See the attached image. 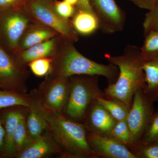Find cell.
Here are the masks:
<instances>
[{
    "label": "cell",
    "instance_id": "ba28073f",
    "mask_svg": "<svg viewBox=\"0 0 158 158\" xmlns=\"http://www.w3.org/2000/svg\"><path fill=\"white\" fill-rule=\"evenodd\" d=\"M30 74L28 66L0 44V89L27 93V82Z\"/></svg>",
    "mask_w": 158,
    "mask_h": 158
},
{
    "label": "cell",
    "instance_id": "7402d4cb",
    "mask_svg": "<svg viewBox=\"0 0 158 158\" xmlns=\"http://www.w3.org/2000/svg\"><path fill=\"white\" fill-rule=\"evenodd\" d=\"M26 115V114L20 119L13 137V142L16 154L25 149L34 141L27 127Z\"/></svg>",
    "mask_w": 158,
    "mask_h": 158
},
{
    "label": "cell",
    "instance_id": "4316f807",
    "mask_svg": "<svg viewBox=\"0 0 158 158\" xmlns=\"http://www.w3.org/2000/svg\"><path fill=\"white\" fill-rule=\"evenodd\" d=\"M157 141H158V108L154 113L139 143H149Z\"/></svg>",
    "mask_w": 158,
    "mask_h": 158
},
{
    "label": "cell",
    "instance_id": "484cf974",
    "mask_svg": "<svg viewBox=\"0 0 158 158\" xmlns=\"http://www.w3.org/2000/svg\"><path fill=\"white\" fill-rule=\"evenodd\" d=\"M53 58H40L35 59L28 64V67L34 75L38 77H46L50 73Z\"/></svg>",
    "mask_w": 158,
    "mask_h": 158
},
{
    "label": "cell",
    "instance_id": "d6986e66",
    "mask_svg": "<svg viewBox=\"0 0 158 158\" xmlns=\"http://www.w3.org/2000/svg\"><path fill=\"white\" fill-rule=\"evenodd\" d=\"M143 69L145 78L143 90L153 102H158V61H145Z\"/></svg>",
    "mask_w": 158,
    "mask_h": 158
},
{
    "label": "cell",
    "instance_id": "d590c367",
    "mask_svg": "<svg viewBox=\"0 0 158 158\" xmlns=\"http://www.w3.org/2000/svg\"><path fill=\"white\" fill-rule=\"evenodd\" d=\"M126 1H128V0H126Z\"/></svg>",
    "mask_w": 158,
    "mask_h": 158
},
{
    "label": "cell",
    "instance_id": "f1b7e54d",
    "mask_svg": "<svg viewBox=\"0 0 158 158\" xmlns=\"http://www.w3.org/2000/svg\"><path fill=\"white\" fill-rule=\"evenodd\" d=\"M53 7L57 14L64 19H70L75 12V7L64 0H54Z\"/></svg>",
    "mask_w": 158,
    "mask_h": 158
},
{
    "label": "cell",
    "instance_id": "4dcf8cb0",
    "mask_svg": "<svg viewBox=\"0 0 158 158\" xmlns=\"http://www.w3.org/2000/svg\"><path fill=\"white\" fill-rule=\"evenodd\" d=\"M141 9L150 10L156 8L158 0H128Z\"/></svg>",
    "mask_w": 158,
    "mask_h": 158
},
{
    "label": "cell",
    "instance_id": "6da1fadb",
    "mask_svg": "<svg viewBox=\"0 0 158 158\" xmlns=\"http://www.w3.org/2000/svg\"><path fill=\"white\" fill-rule=\"evenodd\" d=\"M106 58L119 71L116 81L109 85L104 90L106 98L117 100L131 106L135 93L143 90L145 85L143 66L146 60L140 48L128 44L121 55H106Z\"/></svg>",
    "mask_w": 158,
    "mask_h": 158
},
{
    "label": "cell",
    "instance_id": "44dd1931",
    "mask_svg": "<svg viewBox=\"0 0 158 158\" xmlns=\"http://www.w3.org/2000/svg\"><path fill=\"white\" fill-rule=\"evenodd\" d=\"M97 100L116 121L126 119L131 108L130 106L120 101L106 98H99Z\"/></svg>",
    "mask_w": 158,
    "mask_h": 158
},
{
    "label": "cell",
    "instance_id": "cb8c5ba5",
    "mask_svg": "<svg viewBox=\"0 0 158 158\" xmlns=\"http://www.w3.org/2000/svg\"><path fill=\"white\" fill-rule=\"evenodd\" d=\"M110 136L123 143L130 150L132 147L131 135L126 119L116 122Z\"/></svg>",
    "mask_w": 158,
    "mask_h": 158
},
{
    "label": "cell",
    "instance_id": "30bf717a",
    "mask_svg": "<svg viewBox=\"0 0 158 158\" xmlns=\"http://www.w3.org/2000/svg\"><path fill=\"white\" fill-rule=\"evenodd\" d=\"M99 23V29L106 34L123 31L126 15L115 0H89Z\"/></svg>",
    "mask_w": 158,
    "mask_h": 158
},
{
    "label": "cell",
    "instance_id": "ac0fdd59",
    "mask_svg": "<svg viewBox=\"0 0 158 158\" xmlns=\"http://www.w3.org/2000/svg\"><path fill=\"white\" fill-rule=\"evenodd\" d=\"M31 100V105L27 107L26 121L29 132L34 140L48 131L49 128L47 122L32 98Z\"/></svg>",
    "mask_w": 158,
    "mask_h": 158
},
{
    "label": "cell",
    "instance_id": "5bb4252c",
    "mask_svg": "<svg viewBox=\"0 0 158 158\" xmlns=\"http://www.w3.org/2000/svg\"><path fill=\"white\" fill-rule=\"evenodd\" d=\"M62 152V149L48 130L25 149L16 154L15 158H46L54 155L59 156Z\"/></svg>",
    "mask_w": 158,
    "mask_h": 158
},
{
    "label": "cell",
    "instance_id": "603a6c76",
    "mask_svg": "<svg viewBox=\"0 0 158 158\" xmlns=\"http://www.w3.org/2000/svg\"><path fill=\"white\" fill-rule=\"evenodd\" d=\"M141 53L146 61H158V32H151L144 35Z\"/></svg>",
    "mask_w": 158,
    "mask_h": 158
},
{
    "label": "cell",
    "instance_id": "d6a6232c",
    "mask_svg": "<svg viewBox=\"0 0 158 158\" xmlns=\"http://www.w3.org/2000/svg\"><path fill=\"white\" fill-rule=\"evenodd\" d=\"M75 8L76 9L94 12L90 5L89 0H78V2L77 6H75Z\"/></svg>",
    "mask_w": 158,
    "mask_h": 158
},
{
    "label": "cell",
    "instance_id": "4fadbf2b",
    "mask_svg": "<svg viewBox=\"0 0 158 158\" xmlns=\"http://www.w3.org/2000/svg\"><path fill=\"white\" fill-rule=\"evenodd\" d=\"M27 107L15 106L0 110L1 118L5 130V146L3 158H15L16 154L13 137L20 119L27 112Z\"/></svg>",
    "mask_w": 158,
    "mask_h": 158
},
{
    "label": "cell",
    "instance_id": "8fae6325",
    "mask_svg": "<svg viewBox=\"0 0 158 158\" xmlns=\"http://www.w3.org/2000/svg\"><path fill=\"white\" fill-rule=\"evenodd\" d=\"M90 148L98 158H137L124 144L111 136L87 133Z\"/></svg>",
    "mask_w": 158,
    "mask_h": 158
},
{
    "label": "cell",
    "instance_id": "277c9868",
    "mask_svg": "<svg viewBox=\"0 0 158 158\" xmlns=\"http://www.w3.org/2000/svg\"><path fill=\"white\" fill-rule=\"evenodd\" d=\"M99 77L81 75L69 77L70 90L63 115L83 123L90 105L99 98H106L99 86Z\"/></svg>",
    "mask_w": 158,
    "mask_h": 158
},
{
    "label": "cell",
    "instance_id": "f546056e",
    "mask_svg": "<svg viewBox=\"0 0 158 158\" xmlns=\"http://www.w3.org/2000/svg\"><path fill=\"white\" fill-rule=\"evenodd\" d=\"M27 0H0V13L24 6Z\"/></svg>",
    "mask_w": 158,
    "mask_h": 158
},
{
    "label": "cell",
    "instance_id": "ffe728a7",
    "mask_svg": "<svg viewBox=\"0 0 158 158\" xmlns=\"http://www.w3.org/2000/svg\"><path fill=\"white\" fill-rule=\"evenodd\" d=\"M31 102V97L29 93L0 89V110L15 106L28 107Z\"/></svg>",
    "mask_w": 158,
    "mask_h": 158
},
{
    "label": "cell",
    "instance_id": "1f68e13d",
    "mask_svg": "<svg viewBox=\"0 0 158 158\" xmlns=\"http://www.w3.org/2000/svg\"><path fill=\"white\" fill-rule=\"evenodd\" d=\"M5 146V130L1 118L0 111V158H3Z\"/></svg>",
    "mask_w": 158,
    "mask_h": 158
},
{
    "label": "cell",
    "instance_id": "83f0119b",
    "mask_svg": "<svg viewBox=\"0 0 158 158\" xmlns=\"http://www.w3.org/2000/svg\"><path fill=\"white\" fill-rule=\"evenodd\" d=\"M144 35L151 32H158V7L148 10L143 23Z\"/></svg>",
    "mask_w": 158,
    "mask_h": 158
},
{
    "label": "cell",
    "instance_id": "d4e9b609",
    "mask_svg": "<svg viewBox=\"0 0 158 158\" xmlns=\"http://www.w3.org/2000/svg\"><path fill=\"white\" fill-rule=\"evenodd\" d=\"M137 158H158V141L139 143L131 149Z\"/></svg>",
    "mask_w": 158,
    "mask_h": 158
},
{
    "label": "cell",
    "instance_id": "836d02e7",
    "mask_svg": "<svg viewBox=\"0 0 158 158\" xmlns=\"http://www.w3.org/2000/svg\"><path fill=\"white\" fill-rule=\"evenodd\" d=\"M66 2H68L71 5L74 6L75 7L77 5L78 2V0H64Z\"/></svg>",
    "mask_w": 158,
    "mask_h": 158
},
{
    "label": "cell",
    "instance_id": "2e32d148",
    "mask_svg": "<svg viewBox=\"0 0 158 158\" xmlns=\"http://www.w3.org/2000/svg\"><path fill=\"white\" fill-rule=\"evenodd\" d=\"M59 34L53 29L37 21H34L28 26L24 32L20 40L16 53Z\"/></svg>",
    "mask_w": 158,
    "mask_h": 158
},
{
    "label": "cell",
    "instance_id": "5b68a950",
    "mask_svg": "<svg viewBox=\"0 0 158 158\" xmlns=\"http://www.w3.org/2000/svg\"><path fill=\"white\" fill-rule=\"evenodd\" d=\"M69 77H46L37 88L31 90V97L44 110L63 114L70 90Z\"/></svg>",
    "mask_w": 158,
    "mask_h": 158
},
{
    "label": "cell",
    "instance_id": "52a82bcc",
    "mask_svg": "<svg viewBox=\"0 0 158 158\" xmlns=\"http://www.w3.org/2000/svg\"><path fill=\"white\" fill-rule=\"evenodd\" d=\"M36 20L23 6L0 13V39L7 50L15 54L28 26Z\"/></svg>",
    "mask_w": 158,
    "mask_h": 158
},
{
    "label": "cell",
    "instance_id": "9c48e42d",
    "mask_svg": "<svg viewBox=\"0 0 158 158\" xmlns=\"http://www.w3.org/2000/svg\"><path fill=\"white\" fill-rule=\"evenodd\" d=\"M154 103L143 90L135 93L126 118L131 135L133 146L139 144L155 112Z\"/></svg>",
    "mask_w": 158,
    "mask_h": 158
},
{
    "label": "cell",
    "instance_id": "9a60e30c",
    "mask_svg": "<svg viewBox=\"0 0 158 158\" xmlns=\"http://www.w3.org/2000/svg\"><path fill=\"white\" fill-rule=\"evenodd\" d=\"M62 36L57 35L51 39L33 46L15 54V57L22 64H28L35 59L40 58H53L56 53Z\"/></svg>",
    "mask_w": 158,
    "mask_h": 158
},
{
    "label": "cell",
    "instance_id": "e575fe53",
    "mask_svg": "<svg viewBox=\"0 0 158 158\" xmlns=\"http://www.w3.org/2000/svg\"><path fill=\"white\" fill-rule=\"evenodd\" d=\"M156 7H158V1L157 2V3L156 6Z\"/></svg>",
    "mask_w": 158,
    "mask_h": 158
},
{
    "label": "cell",
    "instance_id": "3957f363",
    "mask_svg": "<svg viewBox=\"0 0 158 158\" xmlns=\"http://www.w3.org/2000/svg\"><path fill=\"white\" fill-rule=\"evenodd\" d=\"M32 98L47 122L51 134L62 149L59 157L98 158L88 144V131L83 123L63 114L50 113Z\"/></svg>",
    "mask_w": 158,
    "mask_h": 158
},
{
    "label": "cell",
    "instance_id": "7c38bea8",
    "mask_svg": "<svg viewBox=\"0 0 158 158\" xmlns=\"http://www.w3.org/2000/svg\"><path fill=\"white\" fill-rule=\"evenodd\" d=\"M116 122L96 100L90 105L82 123L88 132L110 136Z\"/></svg>",
    "mask_w": 158,
    "mask_h": 158
},
{
    "label": "cell",
    "instance_id": "e0dca14e",
    "mask_svg": "<svg viewBox=\"0 0 158 158\" xmlns=\"http://www.w3.org/2000/svg\"><path fill=\"white\" fill-rule=\"evenodd\" d=\"M71 21L73 28L79 35L89 36L99 29L98 19L94 12L91 11L76 8Z\"/></svg>",
    "mask_w": 158,
    "mask_h": 158
},
{
    "label": "cell",
    "instance_id": "8992f818",
    "mask_svg": "<svg viewBox=\"0 0 158 158\" xmlns=\"http://www.w3.org/2000/svg\"><path fill=\"white\" fill-rule=\"evenodd\" d=\"M54 0H27L25 8L34 19L56 31L62 37L76 42L79 34L70 19L62 18L54 10Z\"/></svg>",
    "mask_w": 158,
    "mask_h": 158
},
{
    "label": "cell",
    "instance_id": "7a4b0ae2",
    "mask_svg": "<svg viewBox=\"0 0 158 158\" xmlns=\"http://www.w3.org/2000/svg\"><path fill=\"white\" fill-rule=\"evenodd\" d=\"M74 41L62 37L53 58L49 76L70 77L75 75H96L105 77L109 85L116 81L119 71L116 65L100 64L88 59L77 49Z\"/></svg>",
    "mask_w": 158,
    "mask_h": 158
}]
</instances>
